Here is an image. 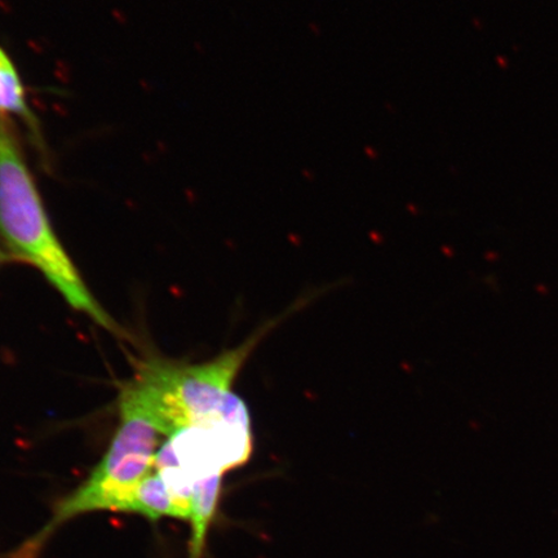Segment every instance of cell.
I'll use <instances>...</instances> for the list:
<instances>
[{"mask_svg":"<svg viewBox=\"0 0 558 558\" xmlns=\"http://www.w3.org/2000/svg\"><path fill=\"white\" fill-rule=\"evenodd\" d=\"M0 235L12 255L44 274L75 311L110 332L122 330L90 294L56 235L9 118L0 116Z\"/></svg>","mask_w":558,"mask_h":558,"instance_id":"obj_1","label":"cell"},{"mask_svg":"<svg viewBox=\"0 0 558 558\" xmlns=\"http://www.w3.org/2000/svg\"><path fill=\"white\" fill-rule=\"evenodd\" d=\"M17 116L32 121V113L27 108L25 90L21 83L17 70L2 48H0V116Z\"/></svg>","mask_w":558,"mask_h":558,"instance_id":"obj_6","label":"cell"},{"mask_svg":"<svg viewBox=\"0 0 558 558\" xmlns=\"http://www.w3.org/2000/svg\"><path fill=\"white\" fill-rule=\"evenodd\" d=\"M121 424L107 453L76 490L54 505L51 519L2 558H39L68 522L93 512L132 513L135 494L155 469L158 418L134 381L123 389Z\"/></svg>","mask_w":558,"mask_h":558,"instance_id":"obj_2","label":"cell"},{"mask_svg":"<svg viewBox=\"0 0 558 558\" xmlns=\"http://www.w3.org/2000/svg\"><path fill=\"white\" fill-rule=\"evenodd\" d=\"M270 325L243 344L199 365L145 362L135 378L163 436L190 428L251 429L250 414L233 383Z\"/></svg>","mask_w":558,"mask_h":558,"instance_id":"obj_3","label":"cell"},{"mask_svg":"<svg viewBox=\"0 0 558 558\" xmlns=\"http://www.w3.org/2000/svg\"><path fill=\"white\" fill-rule=\"evenodd\" d=\"M132 513L153 522L167 518L190 522L191 519V509L173 497L162 476L155 470L138 486Z\"/></svg>","mask_w":558,"mask_h":558,"instance_id":"obj_4","label":"cell"},{"mask_svg":"<svg viewBox=\"0 0 558 558\" xmlns=\"http://www.w3.org/2000/svg\"><path fill=\"white\" fill-rule=\"evenodd\" d=\"M221 478L201 480L194 485L190 520L192 526L191 558H202L205 553L208 529L218 511Z\"/></svg>","mask_w":558,"mask_h":558,"instance_id":"obj_5","label":"cell"},{"mask_svg":"<svg viewBox=\"0 0 558 558\" xmlns=\"http://www.w3.org/2000/svg\"><path fill=\"white\" fill-rule=\"evenodd\" d=\"M10 257L7 256L4 251L0 250V265L4 264L5 262H9Z\"/></svg>","mask_w":558,"mask_h":558,"instance_id":"obj_7","label":"cell"}]
</instances>
